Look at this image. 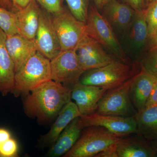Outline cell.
Listing matches in <instances>:
<instances>
[{"label": "cell", "mask_w": 157, "mask_h": 157, "mask_svg": "<svg viewBox=\"0 0 157 157\" xmlns=\"http://www.w3.org/2000/svg\"><path fill=\"white\" fill-rule=\"evenodd\" d=\"M153 0H145V6H146V8L147 6H148L150 3H151Z\"/></svg>", "instance_id": "obj_37"}, {"label": "cell", "mask_w": 157, "mask_h": 157, "mask_svg": "<svg viewBox=\"0 0 157 157\" xmlns=\"http://www.w3.org/2000/svg\"><path fill=\"white\" fill-rule=\"evenodd\" d=\"M11 137L9 131L3 128H0V144L2 143Z\"/></svg>", "instance_id": "obj_32"}, {"label": "cell", "mask_w": 157, "mask_h": 157, "mask_svg": "<svg viewBox=\"0 0 157 157\" xmlns=\"http://www.w3.org/2000/svg\"><path fill=\"white\" fill-rule=\"evenodd\" d=\"M121 138L104 127H86L82 130L74 146L63 157H95L116 144Z\"/></svg>", "instance_id": "obj_4"}, {"label": "cell", "mask_w": 157, "mask_h": 157, "mask_svg": "<svg viewBox=\"0 0 157 157\" xmlns=\"http://www.w3.org/2000/svg\"><path fill=\"white\" fill-rule=\"evenodd\" d=\"M131 65L115 59L104 67L85 71L80 77L79 82L107 90L114 88L134 76Z\"/></svg>", "instance_id": "obj_5"}, {"label": "cell", "mask_w": 157, "mask_h": 157, "mask_svg": "<svg viewBox=\"0 0 157 157\" xmlns=\"http://www.w3.org/2000/svg\"><path fill=\"white\" fill-rule=\"evenodd\" d=\"M6 36L0 28V93L3 97L12 92L15 75L13 62L6 48Z\"/></svg>", "instance_id": "obj_20"}, {"label": "cell", "mask_w": 157, "mask_h": 157, "mask_svg": "<svg viewBox=\"0 0 157 157\" xmlns=\"http://www.w3.org/2000/svg\"><path fill=\"white\" fill-rule=\"evenodd\" d=\"M102 11L101 14L119 40L128 29L136 13L134 9L122 0H110Z\"/></svg>", "instance_id": "obj_12"}, {"label": "cell", "mask_w": 157, "mask_h": 157, "mask_svg": "<svg viewBox=\"0 0 157 157\" xmlns=\"http://www.w3.org/2000/svg\"><path fill=\"white\" fill-rule=\"evenodd\" d=\"M18 150V145L17 141L12 137L0 144V157H17Z\"/></svg>", "instance_id": "obj_27"}, {"label": "cell", "mask_w": 157, "mask_h": 157, "mask_svg": "<svg viewBox=\"0 0 157 157\" xmlns=\"http://www.w3.org/2000/svg\"><path fill=\"white\" fill-rule=\"evenodd\" d=\"M51 79L50 60L37 51L15 73L11 94L16 98L25 95Z\"/></svg>", "instance_id": "obj_2"}, {"label": "cell", "mask_w": 157, "mask_h": 157, "mask_svg": "<svg viewBox=\"0 0 157 157\" xmlns=\"http://www.w3.org/2000/svg\"><path fill=\"white\" fill-rule=\"evenodd\" d=\"M137 134L145 139H157V105L144 107L135 115Z\"/></svg>", "instance_id": "obj_22"}, {"label": "cell", "mask_w": 157, "mask_h": 157, "mask_svg": "<svg viewBox=\"0 0 157 157\" xmlns=\"http://www.w3.org/2000/svg\"><path fill=\"white\" fill-rule=\"evenodd\" d=\"M11 1L14 5L21 9L26 7L31 2L32 0H11Z\"/></svg>", "instance_id": "obj_33"}, {"label": "cell", "mask_w": 157, "mask_h": 157, "mask_svg": "<svg viewBox=\"0 0 157 157\" xmlns=\"http://www.w3.org/2000/svg\"><path fill=\"white\" fill-rule=\"evenodd\" d=\"M70 12L77 19L86 22L89 8V0H66Z\"/></svg>", "instance_id": "obj_23"}, {"label": "cell", "mask_w": 157, "mask_h": 157, "mask_svg": "<svg viewBox=\"0 0 157 157\" xmlns=\"http://www.w3.org/2000/svg\"><path fill=\"white\" fill-rule=\"evenodd\" d=\"M141 70L157 78V48L149 50L139 60Z\"/></svg>", "instance_id": "obj_24"}, {"label": "cell", "mask_w": 157, "mask_h": 157, "mask_svg": "<svg viewBox=\"0 0 157 157\" xmlns=\"http://www.w3.org/2000/svg\"><path fill=\"white\" fill-rule=\"evenodd\" d=\"M0 28L7 35L19 33L15 25L14 13L0 8Z\"/></svg>", "instance_id": "obj_25"}, {"label": "cell", "mask_w": 157, "mask_h": 157, "mask_svg": "<svg viewBox=\"0 0 157 157\" xmlns=\"http://www.w3.org/2000/svg\"><path fill=\"white\" fill-rule=\"evenodd\" d=\"M107 90L78 82L71 89V99L75 101L81 115H89L96 112L98 102Z\"/></svg>", "instance_id": "obj_14"}, {"label": "cell", "mask_w": 157, "mask_h": 157, "mask_svg": "<svg viewBox=\"0 0 157 157\" xmlns=\"http://www.w3.org/2000/svg\"><path fill=\"white\" fill-rule=\"evenodd\" d=\"M156 80V81L157 82V78H154Z\"/></svg>", "instance_id": "obj_38"}, {"label": "cell", "mask_w": 157, "mask_h": 157, "mask_svg": "<svg viewBox=\"0 0 157 157\" xmlns=\"http://www.w3.org/2000/svg\"><path fill=\"white\" fill-rule=\"evenodd\" d=\"M81 115L75 102L70 101L62 109L49 131L39 137L37 141L38 147L43 148L52 146L67 126L75 118Z\"/></svg>", "instance_id": "obj_16"}, {"label": "cell", "mask_w": 157, "mask_h": 157, "mask_svg": "<svg viewBox=\"0 0 157 157\" xmlns=\"http://www.w3.org/2000/svg\"><path fill=\"white\" fill-rule=\"evenodd\" d=\"M41 11L36 0H32L25 8L14 13L15 25L20 34L27 39L34 40Z\"/></svg>", "instance_id": "obj_17"}, {"label": "cell", "mask_w": 157, "mask_h": 157, "mask_svg": "<svg viewBox=\"0 0 157 157\" xmlns=\"http://www.w3.org/2000/svg\"><path fill=\"white\" fill-rule=\"evenodd\" d=\"M119 41L129 58L132 60V59L135 61L140 59L148 46L149 41L144 10L136 12L132 24Z\"/></svg>", "instance_id": "obj_9"}, {"label": "cell", "mask_w": 157, "mask_h": 157, "mask_svg": "<svg viewBox=\"0 0 157 157\" xmlns=\"http://www.w3.org/2000/svg\"><path fill=\"white\" fill-rule=\"evenodd\" d=\"M118 157H155L152 147L139 138L128 136L121 137L117 144Z\"/></svg>", "instance_id": "obj_21"}, {"label": "cell", "mask_w": 157, "mask_h": 157, "mask_svg": "<svg viewBox=\"0 0 157 157\" xmlns=\"http://www.w3.org/2000/svg\"><path fill=\"white\" fill-rule=\"evenodd\" d=\"M155 82L151 75L141 70L131 78L130 94L131 100L137 112L145 107Z\"/></svg>", "instance_id": "obj_19"}, {"label": "cell", "mask_w": 157, "mask_h": 157, "mask_svg": "<svg viewBox=\"0 0 157 157\" xmlns=\"http://www.w3.org/2000/svg\"><path fill=\"white\" fill-rule=\"evenodd\" d=\"M117 144L98 154L95 157H118Z\"/></svg>", "instance_id": "obj_31"}, {"label": "cell", "mask_w": 157, "mask_h": 157, "mask_svg": "<svg viewBox=\"0 0 157 157\" xmlns=\"http://www.w3.org/2000/svg\"><path fill=\"white\" fill-rule=\"evenodd\" d=\"M144 12L149 40L157 31V0H153L147 6Z\"/></svg>", "instance_id": "obj_26"}, {"label": "cell", "mask_w": 157, "mask_h": 157, "mask_svg": "<svg viewBox=\"0 0 157 157\" xmlns=\"http://www.w3.org/2000/svg\"><path fill=\"white\" fill-rule=\"evenodd\" d=\"M152 147L154 150L155 152L157 155V139H155L152 140H151Z\"/></svg>", "instance_id": "obj_36"}, {"label": "cell", "mask_w": 157, "mask_h": 157, "mask_svg": "<svg viewBox=\"0 0 157 157\" xmlns=\"http://www.w3.org/2000/svg\"><path fill=\"white\" fill-rule=\"evenodd\" d=\"M156 105H157V82L155 80L151 93L147 101L145 107Z\"/></svg>", "instance_id": "obj_30"}, {"label": "cell", "mask_w": 157, "mask_h": 157, "mask_svg": "<svg viewBox=\"0 0 157 157\" xmlns=\"http://www.w3.org/2000/svg\"><path fill=\"white\" fill-rule=\"evenodd\" d=\"M134 9L136 12L143 11L146 9L145 0H122Z\"/></svg>", "instance_id": "obj_29"}, {"label": "cell", "mask_w": 157, "mask_h": 157, "mask_svg": "<svg viewBox=\"0 0 157 157\" xmlns=\"http://www.w3.org/2000/svg\"><path fill=\"white\" fill-rule=\"evenodd\" d=\"M95 6L99 11H101L110 0H94Z\"/></svg>", "instance_id": "obj_35"}, {"label": "cell", "mask_w": 157, "mask_h": 157, "mask_svg": "<svg viewBox=\"0 0 157 157\" xmlns=\"http://www.w3.org/2000/svg\"><path fill=\"white\" fill-rule=\"evenodd\" d=\"M80 122L83 128L90 126L104 127L120 137L137 134V122L135 116L106 115L95 112L81 115Z\"/></svg>", "instance_id": "obj_10"}, {"label": "cell", "mask_w": 157, "mask_h": 157, "mask_svg": "<svg viewBox=\"0 0 157 157\" xmlns=\"http://www.w3.org/2000/svg\"><path fill=\"white\" fill-rule=\"evenodd\" d=\"M71 89L51 79L22 96L24 111L39 124L50 123L71 101Z\"/></svg>", "instance_id": "obj_1"}, {"label": "cell", "mask_w": 157, "mask_h": 157, "mask_svg": "<svg viewBox=\"0 0 157 157\" xmlns=\"http://www.w3.org/2000/svg\"><path fill=\"white\" fill-rule=\"evenodd\" d=\"M86 24L87 35L114 58L131 65L132 60L125 53L115 33L95 5L89 6Z\"/></svg>", "instance_id": "obj_3"}, {"label": "cell", "mask_w": 157, "mask_h": 157, "mask_svg": "<svg viewBox=\"0 0 157 157\" xmlns=\"http://www.w3.org/2000/svg\"><path fill=\"white\" fill-rule=\"evenodd\" d=\"M34 41L37 51L50 60L61 51L52 18L47 11L41 10L39 27Z\"/></svg>", "instance_id": "obj_13"}, {"label": "cell", "mask_w": 157, "mask_h": 157, "mask_svg": "<svg viewBox=\"0 0 157 157\" xmlns=\"http://www.w3.org/2000/svg\"><path fill=\"white\" fill-rule=\"evenodd\" d=\"M147 46L149 50H154L157 48V31L154 36L149 40Z\"/></svg>", "instance_id": "obj_34"}, {"label": "cell", "mask_w": 157, "mask_h": 157, "mask_svg": "<svg viewBox=\"0 0 157 157\" xmlns=\"http://www.w3.org/2000/svg\"><path fill=\"white\" fill-rule=\"evenodd\" d=\"M6 44L15 73L37 51L34 40H30L19 33L7 35Z\"/></svg>", "instance_id": "obj_15"}, {"label": "cell", "mask_w": 157, "mask_h": 157, "mask_svg": "<svg viewBox=\"0 0 157 157\" xmlns=\"http://www.w3.org/2000/svg\"><path fill=\"white\" fill-rule=\"evenodd\" d=\"M79 117L75 118L65 128L54 143L51 146L46 156H63L73 147L84 129L80 123Z\"/></svg>", "instance_id": "obj_18"}, {"label": "cell", "mask_w": 157, "mask_h": 157, "mask_svg": "<svg viewBox=\"0 0 157 157\" xmlns=\"http://www.w3.org/2000/svg\"><path fill=\"white\" fill-rule=\"evenodd\" d=\"M52 21L61 50L75 49L87 34L86 23L77 19L70 11L65 9L54 14Z\"/></svg>", "instance_id": "obj_7"}, {"label": "cell", "mask_w": 157, "mask_h": 157, "mask_svg": "<svg viewBox=\"0 0 157 157\" xmlns=\"http://www.w3.org/2000/svg\"><path fill=\"white\" fill-rule=\"evenodd\" d=\"M75 50L78 63L84 72L104 67L117 59L87 34L78 42Z\"/></svg>", "instance_id": "obj_11"}, {"label": "cell", "mask_w": 157, "mask_h": 157, "mask_svg": "<svg viewBox=\"0 0 157 157\" xmlns=\"http://www.w3.org/2000/svg\"><path fill=\"white\" fill-rule=\"evenodd\" d=\"M51 79L72 89L84 73L78 63L75 49L61 50L50 60Z\"/></svg>", "instance_id": "obj_8"}, {"label": "cell", "mask_w": 157, "mask_h": 157, "mask_svg": "<svg viewBox=\"0 0 157 157\" xmlns=\"http://www.w3.org/2000/svg\"><path fill=\"white\" fill-rule=\"evenodd\" d=\"M48 13L56 14L63 9L62 6V0H36Z\"/></svg>", "instance_id": "obj_28"}, {"label": "cell", "mask_w": 157, "mask_h": 157, "mask_svg": "<svg viewBox=\"0 0 157 157\" xmlns=\"http://www.w3.org/2000/svg\"><path fill=\"white\" fill-rule=\"evenodd\" d=\"M132 78L117 87L107 90L98 102L95 112L103 115L135 116L137 112L130 94Z\"/></svg>", "instance_id": "obj_6"}]
</instances>
